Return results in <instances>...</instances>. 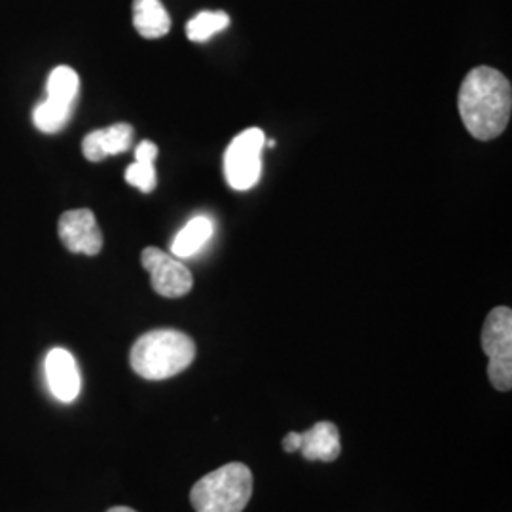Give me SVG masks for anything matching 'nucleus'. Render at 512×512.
<instances>
[{
	"label": "nucleus",
	"mask_w": 512,
	"mask_h": 512,
	"mask_svg": "<svg viewBox=\"0 0 512 512\" xmlns=\"http://www.w3.org/2000/svg\"><path fill=\"white\" fill-rule=\"evenodd\" d=\"M458 109L465 128L475 139L492 141L511 120V82L497 69L476 67L459 88Z\"/></svg>",
	"instance_id": "nucleus-1"
},
{
	"label": "nucleus",
	"mask_w": 512,
	"mask_h": 512,
	"mask_svg": "<svg viewBox=\"0 0 512 512\" xmlns=\"http://www.w3.org/2000/svg\"><path fill=\"white\" fill-rule=\"evenodd\" d=\"M194 359V340L175 329L150 330L133 344L129 353V363L135 374L152 382L181 374L194 363Z\"/></svg>",
	"instance_id": "nucleus-2"
},
{
	"label": "nucleus",
	"mask_w": 512,
	"mask_h": 512,
	"mask_svg": "<svg viewBox=\"0 0 512 512\" xmlns=\"http://www.w3.org/2000/svg\"><path fill=\"white\" fill-rule=\"evenodd\" d=\"M251 495V469L245 463H228L194 484L190 503L196 512H243Z\"/></svg>",
	"instance_id": "nucleus-3"
},
{
	"label": "nucleus",
	"mask_w": 512,
	"mask_h": 512,
	"mask_svg": "<svg viewBox=\"0 0 512 512\" xmlns=\"http://www.w3.org/2000/svg\"><path fill=\"white\" fill-rule=\"evenodd\" d=\"M482 349L488 355V378L497 391L512 387V311L499 306L488 313L482 327Z\"/></svg>",
	"instance_id": "nucleus-4"
},
{
	"label": "nucleus",
	"mask_w": 512,
	"mask_h": 512,
	"mask_svg": "<svg viewBox=\"0 0 512 512\" xmlns=\"http://www.w3.org/2000/svg\"><path fill=\"white\" fill-rule=\"evenodd\" d=\"M266 145V135L260 128L241 131L226 148L224 154V175L226 183L234 190L253 188L262 173V150Z\"/></svg>",
	"instance_id": "nucleus-5"
},
{
	"label": "nucleus",
	"mask_w": 512,
	"mask_h": 512,
	"mask_svg": "<svg viewBox=\"0 0 512 512\" xmlns=\"http://www.w3.org/2000/svg\"><path fill=\"white\" fill-rule=\"evenodd\" d=\"M143 268L150 274L152 289L165 298H181L192 291L194 277L181 262L158 247H147L141 255Z\"/></svg>",
	"instance_id": "nucleus-6"
},
{
	"label": "nucleus",
	"mask_w": 512,
	"mask_h": 512,
	"mask_svg": "<svg viewBox=\"0 0 512 512\" xmlns=\"http://www.w3.org/2000/svg\"><path fill=\"white\" fill-rule=\"evenodd\" d=\"M59 238L76 255H99L103 249V232L90 209H74L61 215Z\"/></svg>",
	"instance_id": "nucleus-7"
},
{
	"label": "nucleus",
	"mask_w": 512,
	"mask_h": 512,
	"mask_svg": "<svg viewBox=\"0 0 512 512\" xmlns=\"http://www.w3.org/2000/svg\"><path fill=\"white\" fill-rule=\"evenodd\" d=\"M46 382L57 401L69 404L74 403L80 395V370L71 351L63 348H54L44 361Z\"/></svg>",
	"instance_id": "nucleus-8"
},
{
	"label": "nucleus",
	"mask_w": 512,
	"mask_h": 512,
	"mask_svg": "<svg viewBox=\"0 0 512 512\" xmlns=\"http://www.w3.org/2000/svg\"><path fill=\"white\" fill-rule=\"evenodd\" d=\"M302 444L300 454L308 461H336L340 458L342 444H340V431L332 421H317L311 429L300 433Z\"/></svg>",
	"instance_id": "nucleus-9"
},
{
	"label": "nucleus",
	"mask_w": 512,
	"mask_h": 512,
	"mask_svg": "<svg viewBox=\"0 0 512 512\" xmlns=\"http://www.w3.org/2000/svg\"><path fill=\"white\" fill-rule=\"evenodd\" d=\"M133 139V128L129 124H114L110 128L97 129L86 135L82 150L90 162H101L107 156L122 154L128 150Z\"/></svg>",
	"instance_id": "nucleus-10"
},
{
	"label": "nucleus",
	"mask_w": 512,
	"mask_h": 512,
	"mask_svg": "<svg viewBox=\"0 0 512 512\" xmlns=\"http://www.w3.org/2000/svg\"><path fill=\"white\" fill-rule=\"evenodd\" d=\"M133 25L145 38H162L171 29V18L162 0H133Z\"/></svg>",
	"instance_id": "nucleus-11"
},
{
	"label": "nucleus",
	"mask_w": 512,
	"mask_h": 512,
	"mask_svg": "<svg viewBox=\"0 0 512 512\" xmlns=\"http://www.w3.org/2000/svg\"><path fill=\"white\" fill-rule=\"evenodd\" d=\"M215 232V226L209 217H194L183 230L177 234V238L171 243V255L177 258H190L202 251L203 245L211 239Z\"/></svg>",
	"instance_id": "nucleus-12"
},
{
	"label": "nucleus",
	"mask_w": 512,
	"mask_h": 512,
	"mask_svg": "<svg viewBox=\"0 0 512 512\" xmlns=\"http://www.w3.org/2000/svg\"><path fill=\"white\" fill-rule=\"evenodd\" d=\"M158 156V147L152 141H143L135 150V164L126 169V181L141 192H150L156 186L154 160Z\"/></svg>",
	"instance_id": "nucleus-13"
},
{
	"label": "nucleus",
	"mask_w": 512,
	"mask_h": 512,
	"mask_svg": "<svg viewBox=\"0 0 512 512\" xmlns=\"http://www.w3.org/2000/svg\"><path fill=\"white\" fill-rule=\"evenodd\" d=\"M78 90H80V78L76 71L67 65L55 67L48 78V99L73 107Z\"/></svg>",
	"instance_id": "nucleus-14"
},
{
	"label": "nucleus",
	"mask_w": 512,
	"mask_h": 512,
	"mask_svg": "<svg viewBox=\"0 0 512 512\" xmlns=\"http://www.w3.org/2000/svg\"><path fill=\"white\" fill-rule=\"evenodd\" d=\"M230 25V16L226 12H200L188 21L186 37L192 42H207L213 35L224 31Z\"/></svg>",
	"instance_id": "nucleus-15"
},
{
	"label": "nucleus",
	"mask_w": 512,
	"mask_h": 512,
	"mask_svg": "<svg viewBox=\"0 0 512 512\" xmlns=\"http://www.w3.org/2000/svg\"><path fill=\"white\" fill-rule=\"evenodd\" d=\"M71 112H73V107H67V105H61V103L52 101V99H46L35 109L33 120H35V126L40 131L55 133V131L65 128V124L71 118Z\"/></svg>",
	"instance_id": "nucleus-16"
},
{
	"label": "nucleus",
	"mask_w": 512,
	"mask_h": 512,
	"mask_svg": "<svg viewBox=\"0 0 512 512\" xmlns=\"http://www.w3.org/2000/svg\"><path fill=\"white\" fill-rule=\"evenodd\" d=\"M300 444H302V437L300 433H289L285 439H283V450L287 454H294L300 450Z\"/></svg>",
	"instance_id": "nucleus-17"
},
{
	"label": "nucleus",
	"mask_w": 512,
	"mask_h": 512,
	"mask_svg": "<svg viewBox=\"0 0 512 512\" xmlns=\"http://www.w3.org/2000/svg\"><path fill=\"white\" fill-rule=\"evenodd\" d=\"M107 512H137L133 511V509H129V507H112V509H109Z\"/></svg>",
	"instance_id": "nucleus-18"
}]
</instances>
